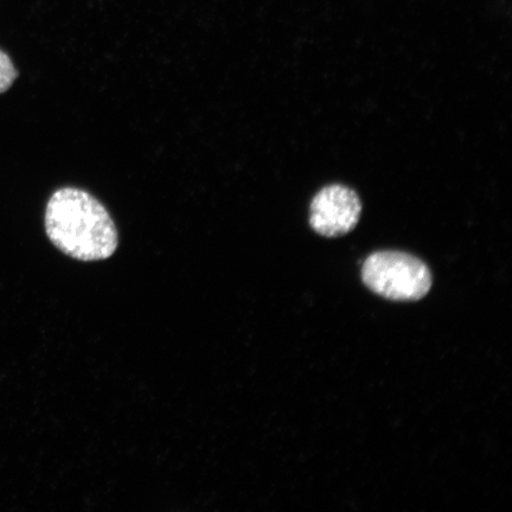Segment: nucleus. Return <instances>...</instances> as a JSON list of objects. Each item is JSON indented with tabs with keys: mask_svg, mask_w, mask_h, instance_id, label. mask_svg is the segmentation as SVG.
Returning a JSON list of instances; mask_svg holds the SVG:
<instances>
[{
	"mask_svg": "<svg viewBox=\"0 0 512 512\" xmlns=\"http://www.w3.org/2000/svg\"><path fill=\"white\" fill-rule=\"evenodd\" d=\"M362 278L371 291L400 302L424 298L432 286V275L424 262L402 252L371 254L364 261Z\"/></svg>",
	"mask_w": 512,
	"mask_h": 512,
	"instance_id": "obj_2",
	"label": "nucleus"
},
{
	"mask_svg": "<svg viewBox=\"0 0 512 512\" xmlns=\"http://www.w3.org/2000/svg\"><path fill=\"white\" fill-rule=\"evenodd\" d=\"M18 73L10 57L0 50V94L10 89L17 79Z\"/></svg>",
	"mask_w": 512,
	"mask_h": 512,
	"instance_id": "obj_4",
	"label": "nucleus"
},
{
	"mask_svg": "<svg viewBox=\"0 0 512 512\" xmlns=\"http://www.w3.org/2000/svg\"><path fill=\"white\" fill-rule=\"evenodd\" d=\"M46 232L63 254L80 261L111 258L119 243L107 209L87 191L76 188H62L50 197Z\"/></svg>",
	"mask_w": 512,
	"mask_h": 512,
	"instance_id": "obj_1",
	"label": "nucleus"
},
{
	"mask_svg": "<svg viewBox=\"0 0 512 512\" xmlns=\"http://www.w3.org/2000/svg\"><path fill=\"white\" fill-rule=\"evenodd\" d=\"M361 211L360 197L354 190L344 185H330L313 198L311 227L326 238H337L350 233L357 226Z\"/></svg>",
	"mask_w": 512,
	"mask_h": 512,
	"instance_id": "obj_3",
	"label": "nucleus"
}]
</instances>
